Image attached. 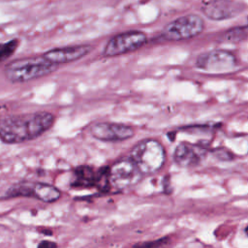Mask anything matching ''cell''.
<instances>
[{
  "label": "cell",
  "mask_w": 248,
  "mask_h": 248,
  "mask_svg": "<svg viewBox=\"0 0 248 248\" xmlns=\"http://www.w3.org/2000/svg\"><path fill=\"white\" fill-rule=\"evenodd\" d=\"M55 115L49 111L6 114L0 117V140L6 144L30 141L51 129Z\"/></svg>",
  "instance_id": "obj_1"
},
{
  "label": "cell",
  "mask_w": 248,
  "mask_h": 248,
  "mask_svg": "<svg viewBox=\"0 0 248 248\" xmlns=\"http://www.w3.org/2000/svg\"><path fill=\"white\" fill-rule=\"evenodd\" d=\"M57 68L43 55L23 57L10 62L4 69V76L12 83H24L46 77Z\"/></svg>",
  "instance_id": "obj_2"
},
{
  "label": "cell",
  "mask_w": 248,
  "mask_h": 248,
  "mask_svg": "<svg viewBox=\"0 0 248 248\" xmlns=\"http://www.w3.org/2000/svg\"><path fill=\"white\" fill-rule=\"evenodd\" d=\"M129 157L142 174H153L163 168L166 152L158 140L145 139L132 147Z\"/></svg>",
  "instance_id": "obj_3"
},
{
  "label": "cell",
  "mask_w": 248,
  "mask_h": 248,
  "mask_svg": "<svg viewBox=\"0 0 248 248\" xmlns=\"http://www.w3.org/2000/svg\"><path fill=\"white\" fill-rule=\"evenodd\" d=\"M136 164L128 158H121L108 166L109 192L121 193L136 186L142 178Z\"/></svg>",
  "instance_id": "obj_4"
},
{
  "label": "cell",
  "mask_w": 248,
  "mask_h": 248,
  "mask_svg": "<svg viewBox=\"0 0 248 248\" xmlns=\"http://www.w3.org/2000/svg\"><path fill=\"white\" fill-rule=\"evenodd\" d=\"M61 191L54 185L39 181H19L6 191L4 199L13 198H33L43 202L51 203L61 198Z\"/></svg>",
  "instance_id": "obj_5"
},
{
  "label": "cell",
  "mask_w": 248,
  "mask_h": 248,
  "mask_svg": "<svg viewBox=\"0 0 248 248\" xmlns=\"http://www.w3.org/2000/svg\"><path fill=\"white\" fill-rule=\"evenodd\" d=\"M108 166L94 168L88 165H79L73 170L71 187L76 189L96 188L102 193L109 192Z\"/></svg>",
  "instance_id": "obj_6"
},
{
  "label": "cell",
  "mask_w": 248,
  "mask_h": 248,
  "mask_svg": "<svg viewBox=\"0 0 248 248\" xmlns=\"http://www.w3.org/2000/svg\"><path fill=\"white\" fill-rule=\"evenodd\" d=\"M146 34L140 30H128L112 36L103 49L105 57H116L138 50L145 45Z\"/></svg>",
  "instance_id": "obj_7"
},
{
  "label": "cell",
  "mask_w": 248,
  "mask_h": 248,
  "mask_svg": "<svg viewBox=\"0 0 248 248\" xmlns=\"http://www.w3.org/2000/svg\"><path fill=\"white\" fill-rule=\"evenodd\" d=\"M203 19L198 15H187L168 23L161 36L167 41H182L196 37L203 30Z\"/></svg>",
  "instance_id": "obj_8"
},
{
  "label": "cell",
  "mask_w": 248,
  "mask_h": 248,
  "mask_svg": "<svg viewBox=\"0 0 248 248\" xmlns=\"http://www.w3.org/2000/svg\"><path fill=\"white\" fill-rule=\"evenodd\" d=\"M195 65L196 68L204 72L222 74L233 70L236 66V59L230 51L210 50L200 54L196 59Z\"/></svg>",
  "instance_id": "obj_9"
},
{
  "label": "cell",
  "mask_w": 248,
  "mask_h": 248,
  "mask_svg": "<svg viewBox=\"0 0 248 248\" xmlns=\"http://www.w3.org/2000/svg\"><path fill=\"white\" fill-rule=\"evenodd\" d=\"M92 138L105 142H118L132 139L135 135L134 127L119 122H97L90 126Z\"/></svg>",
  "instance_id": "obj_10"
},
{
  "label": "cell",
  "mask_w": 248,
  "mask_h": 248,
  "mask_svg": "<svg viewBox=\"0 0 248 248\" xmlns=\"http://www.w3.org/2000/svg\"><path fill=\"white\" fill-rule=\"evenodd\" d=\"M92 49L93 46L90 45H74L48 49L42 55L51 64L59 67L83 58L89 54Z\"/></svg>",
  "instance_id": "obj_11"
},
{
  "label": "cell",
  "mask_w": 248,
  "mask_h": 248,
  "mask_svg": "<svg viewBox=\"0 0 248 248\" xmlns=\"http://www.w3.org/2000/svg\"><path fill=\"white\" fill-rule=\"evenodd\" d=\"M244 6L232 0H208L202 6L203 15L212 20H224L242 13Z\"/></svg>",
  "instance_id": "obj_12"
},
{
  "label": "cell",
  "mask_w": 248,
  "mask_h": 248,
  "mask_svg": "<svg viewBox=\"0 0 248 248\" xmlns=\"http://www.w3.org/2000/svg\"><path fill=\"white\" fill-rule=\"evenodd\" d=\"M206 152L202 145L181 142L174 149L173 160L179 167L192 168L202 163Z\"/></svg>",
  "instance_id": "obj_13"
},
{
  "label": "cell",
  "mask_w": 248,
  "mask_h": 248,
  "mask_svg": "<svg viewBox=\"0 0 248 248\" xmlns=\"http://www.w3.org/2000/svg\"><path fill=\"white\" fill-rule=\"evenodd\" d=\"M248 38V25L238 26L227 30L222 35V40L229 43H238Z\"/></svg>",
  "instance_id": "obj_14"
},
{
  "label": "cell",
  "mask_w": 248,
  "mask_h": 248,
  "mask_svg": "<svg viewBox=\"0 0 248 248\" xmlns=\"http://www.w3.org/2000/svg\"><path fill=\"white\" fill-rule=\"evenodd\" d=\"M18 46V39H11L5 43H0V63L6 61L12 55H14Z\"/></svg>",
  "instance_id": "obj_15"
},
{
  "label": "cell",
  "mask_w": 248,
  "mask_h": 248,
  "mask_svg": "<svg viewBox=\"0 0 248 248\" xmlns=\"http://www.w3.org/2000/svg\"><path fill=\"white\" fill-rule=\"evenodd\" d=\"M170 241V238L168 236H164L155 240H149V241H143L134 244L131 248H161L165 246Z\"/></svg>",
  "instance_id": "obj_16"
},
{
  "label": "cell",
  "mask_w": 248,
  "mask_h": 248,
  "mask_svg": "<svg viewBox=\"0 0 248 248\" xmlns=\"http://www.w3.org/2000/svg\"><path fill=\"white\" fill-rule=\"evenodd\" d=\"M214 155L220 159V160H225V161H228V160H232V154L227 150L226 148H218V149H215L213 151Z\"/></svg>",
  "instance_id": "obj_17"
},
{
  "label": "cell",
  "mask_w": 248,
  "mask_h": 248,
  "mask_svg": "<svg viewBox=\"0 0 248 248\" xmlns=\"http://www.w3.org/2000/svg\"><path fill=\"white\" fill-rule=\"evenodd\" d=\"M37 248H58V245L56 242L54 241H51V240H47V239H45V240H42Z\"/></svg>",
  "instance_id": "obj_18"
},
{
  "label": "cell",
  "mask_w": 248,
  "mask_h": 248,
  "mask_svg": "<svg viewBox=\"0 0 248 248\" xmlns=\"http://www.w3.org/2000/svg\"><path fill=\"white\" fill-rule=\"evenodd\" d=\"M245 233L247 234V236H248V225L246 226V228H245Z\"/></svg>",
  "instance_id": "obj_19"
}]
</instances>
